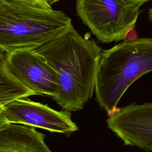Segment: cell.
Instances as JSON below:
<instances>
[{
	"instance_id": "3957f363",
	"label": "cell",
	"mask_w": 152,
	"mask_h": 152,
	"mask_svg": "<svg viewBox=\"0 0 152 152\" xmlns=\"http://www.w3.org/2000/svg\"><path fill=\"white\" fill-rule=\"evenodd\" d=\"M152 71V37L124 40L103 50L95 85V98L107 113L115 110L128 88Z\"/></svg>"
},
{
	"instance_id": "30bf717a",
	"label": "cell",
	"mask_w": 152,
	"mask_h": 152,
	"mask_svg": "<svg viewBox=\"0 0 152 152\" xmlns=\"http://www.w3.org/2000/svg\"><path fill=\"white\" fill-rule=\"evenodd\" d=\"M124 1H125L126 2H127L130 4L141 7L144 3L151 0H124Z\"/></svg>"
},
{
	"instance_id": "ba28073f",
	"label": "cell",
	"mask_w": 152,
	"mask_h": 152,
	"mask_svg": "<svg viewBox=\"0 0 152 152\" xmlns=\"http://www.w3.org/2000/svg\"><path fill=\"white\" fill-rule=\"evenodd\" d=\"M45 135L36 127L18 124H0V152H52Z\"/></svg>"
},
{
	"instance_id": "5b68a950",
	"label": "cell",
	"mask_w": 152,
	"mask_h": 152,
	"mask_svg": "<svg viewBox=\"0 0 152 152\" xmlns=\"http://www.w3.org/2000/svg\"><path fill=\"white\" fill-rule=\"evenodd\" d=\"M5 123L27 125L68 136L78 130L70 112L55 110L28 97L15 100L0 107V124Z\"/></svg>"
},
{
	"instance_id": "7a4b0ae2",
	"label": "cell",
	"mask_w": 152,
	"mask_h": 152,
	"mask_svg": "<svg viewBox=\"0 0 152 152\" xmlns=\"http://www.w3.org/2000/svg\"><path fill=\"white\" fill-rule=\"evenodd\" d=\"M72 26L65 12L46 0H0V52L35 50Z\"/></svg>"
},
{
	"instance_id": "8fae6325",
	"label": "cell",
	"mask_w": 152,
	"mask_h": 152,
	"mask_svg": "<svg viewBox=\"0 0 152 152\" xmlns=\"http://www.w3.org/2000/svg\"><path fill=\"white\" fill-rule=\"evenodd\" d=\"M148 18L149 20L152 21V8H150L148 10Z\"/></svg>"
},
{
	"instance_id": "277c9868",
	"label": "cell",
	"mask_w": 152,
	"mask_h": 152,
	"mask_svg": "<svg viewBox=\"0 0 152 152\" xmlns=\"http://www.w3.org/2000/svg\"><path fill=\"white\" fill-rule=\"evenodd\" d=\"M140 8L124 0H76L77 15L103 43L125 40L135 26Z\"/></svg>"
},
{
	"instance_id": "6da1fadb",
	"label": "cell",
	"mask_w": 152,
	"mask_h": 152,
	"mask_svg": "<svg viewBox=\"0 0 152 152\" xmlns=\"http://www.w3.org/2000/svg\"><path fill=\"white\" fill-rule=\"evenodd\" d=\"M58 76L59 91L52 97L63 110L83 108L94 93L103 50L93 39L82 37L72 26L66 32L34 50Z\"/></svg>"
},
{
	"instance_id": "9c48e42d",
	"label": "cell",
	"mask_w": 152,
	"mask_h": 152,
	"mask_svg": "<svg viewBox=\"0 0 152 152\" xmlns=\"http://www.w3.org/2000/svg\"><path fill=\"white\" fill-rule=\"evenodd\" d=\"M37 94L10 69L4 53H0V107L20 99Z\"/></svg>"
},
{
	"instance_id": "52a82bcc",
	"label": "cell",
	"mask_w": 152,
	"mask_h": 152,
	"mask_svg": "<svg viewBox=\"0 0 152 152\" xmlns=\"http://www.w3.org/2000/svg\"><path fill=\"white\" fill-rule=\"evenodd\" d=\"M4 53L12 72L37 94L51 98L58 94L57 74L34 50L17 49Z\"/></svg>"
},
{
	"instance_id": "8992f818",
	"label": "cell",
	"mask_w": 152,
	"mask_h": 152,
	"mask_svg": "<svg viewBox=\"0 0 152 152\" xmlns=\"http://www.w3.org/2000/svg\"><path fill=\"white\" fill-rule=\"evenodd\" d=\"M106 122L125 145L152 152V102H132L123 106L113 113Z\"/></svg>"
},
{
	"instance_id": "7c38bea8",
	"label": "cell",
	"mask_w": 152,
	"mask_h": 152,
	"mask_svg": "<svg viewBox=\"0 0 152 152\" xmlns=\"http://www.w3.org/2000/svg\"><path fill=\"white\" fill-rule=\"evenodd\" d=\"M46 1L48 2V3L49 5H53V4H55V2H58V1H61V0H46Z\"/></svg>"
}]
</instances>
